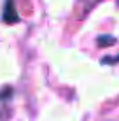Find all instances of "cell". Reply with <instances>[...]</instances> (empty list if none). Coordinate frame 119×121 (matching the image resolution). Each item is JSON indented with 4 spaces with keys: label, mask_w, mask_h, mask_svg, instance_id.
Returning a JSON list of instances; mask_svg holds the SVG:
<instances>
[{
    "label": "cell",
    "mask_w": 119,
    "mask_h": 121,
    "mask_svg": "<svg viewBox=\"0 0 119 121\" xmlns=\"http://www.w3.org/2000/svg\"><path fill=\"white\" fill-rule=\"evenodd\" d=\"M117 4H119V0H117Z\"/></svg>",
    "instance_id": "obj_4"
},
{
    "label": "cell",
    "mask_w": 119,
    "mask_h": 121,
    "mask_svg": "<svg viewBox=\"0 0 119 121\" xmlns=\"http://www.w3.org/2000/svg\"><path fill=\"white\" fill-rule=\"evenodd\" d=\"M4 21L5 23H18L19 21V16L16 12V7H14L12 0H7L5 2V7H4Z\"/></svg>",
    "instance_id": "obj_1"
},
{
    "label": "cell",
    "mask_w": 119,
    "mask_h": 121,
    "mask_svg": "<svg viewBox=\"0 0 119 121\" xmlns=\"http://www.w3.org/2000/svg\"><path fill=\"white\" fill-rule=\"evenodd\" d=\"M102 61H103V63H110V65H114V61H119V55H117V56H114V58L105 56V58H102Z\"/></svg>",
    "instance_id": "obj_3"
},
{
    "label": "cell",
    "mask_w": 119,
    "mask_h": 121,
    "mask_svg": "<svg viewBox=\"0 0 119 121\" xmlns=\"http://www.w3.org/2000/svg\"><path fill=\"white\" fill-rule=\"evenodd\" d=\"M114 42H116L114 37H109V35H100L98 37V44L100 46H112Z\"/></svg>",
    "instance_id": "obj_2"
}]
</instances>
